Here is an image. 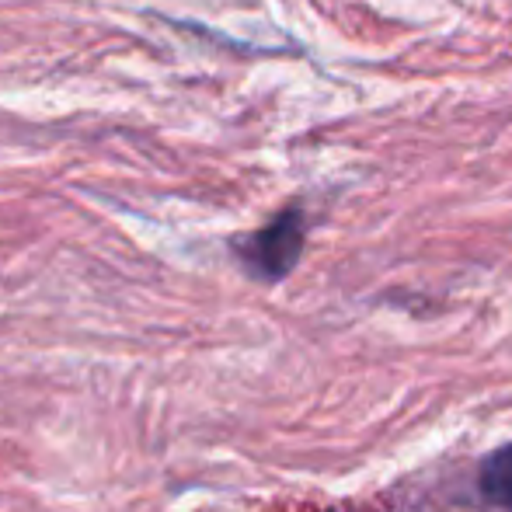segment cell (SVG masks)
<instances>
[{"label":"cell","mask_w":512,"mask_h":512,"mask_svg":"<svg viewBox=\"0 0 512 512\" xmlns=\"http://www.w3.org/2000/svg\"><path fill=\"white\" fill-rule=\"evenodd\" d=\"M307 248V213L304 206H286L265 227L230 241V251L255 283H283L300 265Z\"/></svg>","instance_id":"6da1fadb"},{"label":"cell","mask_w":512,"mask_h":512,"mask_svg":"<svg viewBox=\"0 0 512 512\" xmlns=\"http://www.w3.org/2000/svg\"><path fill=\"white\" fill-rule=\"evenodd\" d=\"M317 512H352V509H338V506H335V509H317Z\"/></svg>","instance_id":"3957f363"},{"label":"cell","mask_w":512,"mask_h":512,"mask_svg":"<svg viewBox=\"0 0 512 512\" xmlns=\"http://www.w3.org/2000/svg\"><path fill=\"white\" fill-rule=\"evenodd\" d=\"M478 495L495 512H512V439L478 464Z\"/></svg>","instance_id":"7a4b0ae2"}]
</instances>
